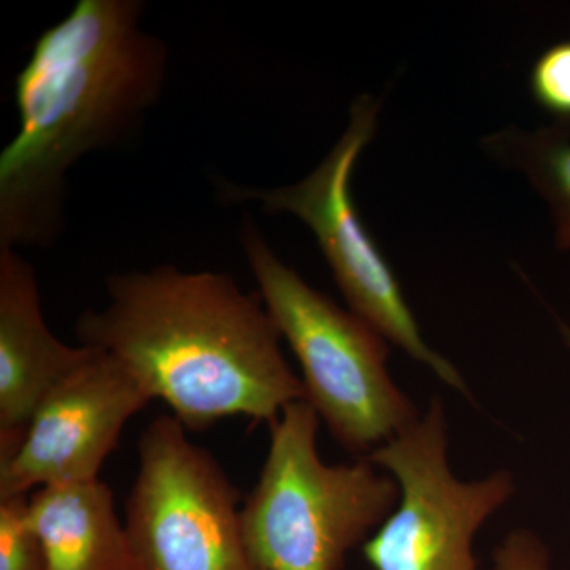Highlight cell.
Returning a JSON list of instances; mask_svg holds the SVG:
<instances>
[{
	"label": "cell",
	"instance_id": "9c48e42d",
	"mask_svg": "<svg viewBox=\"0 0 570 570\" xmlns=\"http://www.w3.org/2000/svg\"><path fill=\"white\" fill-rule=\"evenodd\" d=\"M91 354L52 335L32 265L0 247V461L20 448L45 396Z\"/></svg>",
	"mask_w": 570,
	"mask_h": 570
},
{
	"label": "cell",
	"instance_id": "5bb4252c",
	"mask_svg": "<svg viewBox=\"0 0 570 570\" xmlns=\"http://www.w3.org/2000/svg\"><path fill=\"white\" fill-rule=\"evenodd\" d=\"M493 570H551L549 546L530 528H515L494 549Z\"/></svg>",
	"mask_w": 570,
	"mask_h": 570
},
{
	"label": "cell",
	"instance_id": "6da1fadb",
	"mask_svg": "<svg viewBox=\"0 0 570 570\" xmlns=\"http://www.w3.org/2000/svg\"><path fill=\"white\" fill-rule=\"evenodd\" d=\"M141 0H78L41 33L17 77L20 129L0 154V247H50L62 234L67 175L132 140L159 104L167 47Z\"/></svg>",
	"mask_w": 570,
	"mask_h": 570
},
{
	"label": "cell",
	"instance_id": "8992f818",
	"mask_svg": "<svg viewBox=\"0 0 570 570\" xmlns=\"http://www.w3.org/2000/svg\"><path fill=\"white\" fill-rule=\"evenodd\" d=\"M366 459L400 487L395 510L362 546L370 570H485L474 540L517 493L515 478L508 469L472 480L453 472L441 396Z\"/></svg>",
	"mask_w": 570,
	"mask_h": 570
},
{
	"label": "cell",
	"instance_id": "7a4b0ae2",
	"mask_svg": "<svg viewBox=\"0 0 570 570\" xmlns=\"http://www.w3.org/2000/svg\"><path fill=\"white\" fill-rule=\"evenodd\" d=\"M107 294V306L78 318L81 346L121 363L186 430L238 415L272 425L306 400L261 295L225 273L174 265L115 273Z\"/></svg>",
	"mask_w": 570,
	"mask_h": 570
},
{
	"label": "cell",
	"instance_id": "5b68a950",
	"mask_svg": "<svg viewBox=\"0 0 570 570\" xmlns=\"http://www.w3.org/2000/svg\"><path fill=\"white\" fill-rule=\"evenodd\" d=\"M381 102L363 94L351 107L344 134L302 181L258 189L219 184L227 204H255L266 213L292 214L309 227L332 268L348 309L460 395L472 397L466 379L426 343L400 281L356 212L352 176L363 149L376 137Z\"/></svg>",
	"mask_w": 570,
	"mask_h": 570
},
{
	"label": "cell",
	"instance_id": "ba28073f",
	"mask_svg": "<svg viewBox=\"0 0 570 570\" xmlns=\"http://www.w3.org/2000/svg\"><path fill=\"white\" fill-rule=\"evenodd\" d=\"M149 401L121 363L92 348L41 401L17 452L0 461V499L99 479L124 426Z\"/></svg>",
	"mask_w": 570,
	"mask_h": 570
},
{
	"label": "cell",
	"instance_id": "52a82bcc",
	"mask_svg": "<svg viewBox=\"0 0 570 570\" xmlns=\"http://www.w3.org/2000/svg\"><path fill=\"white\" fill-rule=\"evenodd\" d=\"M174 415L140 439V469L126 504L137 570H261L243 532L239 493Z\"/></svg>",
	"mask_w": 570,
	"mask_h": 570
},
{
	"label": "cell",
	"instance_id": "7c38bea8",
	"mask_svg": "<svg viewBox=\"0 0 570 570\" xmlns=\"http://www.w3.org/2000/svg\"><path fill=\"white\" fill-rule=\"evenodd\" d=\"M0 570H48L39 535L29 520V498L0 499Z\"/></svg>",
	"mask_w": 570,
	"mask_h": 570
},
{
	"label": "cell",
	"instance_id": "9a60e30c",
	"mask_svg": "<svg viewBox=\"0 0 570 570\" xmlns=\"http://www.w3.org/2000/svg\"><path fill=\"white\" fill-rule=\"evenodd\" d=\"M561 335L562 340H564L566 346L570 348V328L568 325L561 324Z\"/></svg>",
	"mask_w": 570,
	"mask_h": 570
},
{
	"label": "cell",
	"instance_id": "8fae6325",
	"mask_svg": "<svg viewBox=\"0 0 570 570\" xmlns=\"http://www.w3.org/2000/svg\"><path fill=\"white\" fill-rule=\"evenodd\" d=\"M483 148L530 179L549 205L558 249L570 253V124L534 130L509 127L487 137Z\"/></svg>",
	"mask_w": 570,
	"mask_h": 570
},
{
	"label": "cell",
	"instance_id": "277c9868",
	"mask_svg": "<svg viewBox=\"0 0 570 570\" xmlns=\"http://www.w3.org/2000/svg\"><path fill=\"white\" fill-rule=\"evenodd\" d=\"M318 426L305 400L269 425L268 455L242 505L246 546L261 570H343L400 501L396 480L370 460L322 461Z\"/></svg>",
	"mask_w": 570,
	"mask_h": 570
},
{
	"label": "cell",
	"instance_id": "30bf717a",
	"mask_svg": "<svg viewBox=\"0 0 570 570\" xmlns=\"http://www.w3.org/2000/svg\"><path fill=\"white\" fill-rule=\"evenodd\" d=\"M29 520L48 570H137L112 491L99 479L32 491Z\"/></svg>",
	"mask_w": 570,
	"mask_h": 570
},
{
	"label": "cell",
	"instance_id": "3957f363",
	"mask_svg": "<svg viewBox=\"0 0 570 570\" xmlns=\"http://www.w3.org/2000/svg\"><path fill=\"white\" fill-rule=\"evenodd\" d=\"M239 239L257 294L302 367L305 401L337 444L366 459L417 422L422 411L390 374L387 340L281 261L249 216Z\"/></svg>",
	"mask_w": 570,
	"mask_h": 570
},
{
	"label": "cell",
	"instance_id": "4fadbf2b",
	"mask_svg": "<svg viewBox=\"0 0 570 570\" xmlns=\"http://www.w3.org/2000/svg\"><path fill=\"white\" fill-rule=\"evenodd\" d=\"M532 99L554 121L570 124V40L551 45L532 66Z\"/></svg>",
	"mask_w": 570,
	"mask_h": 570
}]
</instances>
